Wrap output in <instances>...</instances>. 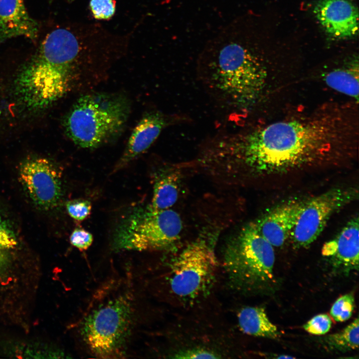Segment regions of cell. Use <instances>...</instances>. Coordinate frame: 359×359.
I'll list each match as a JSON object with an SVG mask.
<instances>
[{"instance_id": "cell-10", "label": "cell", "mask_w": 359, "mask_h": 359, "mask_svg": "<svg viewBox=\"0 0 359 359\" xmlns=\"http://www.w3.org/2000/svg\"><path fill=\"white\" fill-rule=\"evenodd\" d=\"M18 176L36 207L49 210L59 204L62 194L61 175L50 161L40 157L28 158L20 165Z\"/></svg>"}, {"instance_id": "cell-20", "label": "cell", "mask_w": 359, "mask_h": 359, "mask_svg": "<svg viewBox=\"0 0 359 359\" xmlns=\"http://www.w3.org/2000/svg\"><path fill=\"white\" fill-rule=\"evenodd\" d=\"M355 298L352 293L339 297L332 305L330 314L337 322H344L350 319L354 310Z\"/></svg>"}, {"instance_id": "cell-18", "label": "cell", "mask_w": 359, "mask_h": 359, "mask_svg": "<svg viewBox=\"0 0 359 359\" xmlns=\"http://www.w3.org/2000/svg\"><path fill=\"white\" fill-rule=\"evenodd\" d=\"M178 191L176 175L168 174L161 176L155 183L152 202L149 207L155 211L169 209L176 202Z\"/></svg>"}, {"instance_id": "cell-3", "label": "cell", "mask_w": 359, "mask_h": 359, "mask_svg": "<svg viewBox=\"0 0 359 359\" xmlns=\"http://www.w3.org/2000/svg\"><path fill=\"white\" fill-rule=\"evenodd\" d=\"M94 299L82 320L81 337L96 357L120 358L125 354L133 325L132 295L113 285L99 291Z\"/></svg>"}, {"instance_id": "cell-8", "label": "cell", "mask_w": 359, "mask_h": 359, "mask_svg": "<svg viewBox=\"0 0 359 359\" xmlns=\"http://www.w3.org/2000/svg\"><path fill=\"white\" fill-rule=\"evenodd\" d=\"M19 243L11 224L0 213V305L22 295L38 273V263L22 257Z\"/></svg>"}, {"instance_id": "cell-13", "label": "cell", "mask_w": 359, "mask_h": 359, "mask_svg": "<svg viewBox=\"0 0 359 359\" xmlns=\"http://www.w3.org/2000/svg\"><path fill=\"white\" fill-rule=\"evenodd\" d=\"M176 119L160 111L145 114L134 129L116 168L120 169L148 150L162 131Z\"/></svg>"}, {"instance_id": "cell-7", "label": "cell", "mask_w": 359, "mask_h": 359, "mask_svg": "<svg viewBox=\"0 0 359 359\" xmlns=\"http://www.w3.org/2000/svg\"><path fill=\"white\" fill-rule=\"evenodd\" d=\"M211 243L206 237H200L174 260L171 266L170 284L177 296L193 299L207 291L216 267Z\"/></svg>"}, {"instance_id": "cell-17", "label": "cell", "mask_w": 359, "mask_h": 359, "mask_svg": "<svg viewBox=\"0 0 359 359\" xmlns=\"http://www.w3.org/2000/svg\"><path fill=\"white\" fill-rule=\"evenodd\" d=\"M359 66L353 58L343 66L327 72L324 81L331 88L358 100Z\"/></svg>"}, {"instance_id": "cell-12", "label": "cell", "mask_w": 359, "mask_h": 359, "mask_svg": "<svg viewBox=\"0 0 359 359\" xmlns=\"http://www.w3.org/2000/svg\"><path fill=\"white\" fill-rule=\"evenodd\" d=\"M359 221L358 216L351 219L322 249V255L329 259L334 268L345 273L359 270Z\"/></svg>"}, {"instance_id": "cell-5", "label": "cell", "mask_w": 359, "mask_h": 359, "mask_svg": "<svg viewBox=\"0 0 359 359\" xmlns=\"http://www.w3.org/2000/svg\"><path fill=\"white\" fill-rule=\"evenodd\" d=\"M273 246L255 224L243 228L227 245L224 266L238 289L257 291L267 288L274 280L275 254Z\"/></svg>"}, {"instance_id": "cell-15", "label": "cell", "mask_w": 359, "mask_h": 359, "mask_svg": "<svg viewBox=\"0 0 359 359\" xmlns=\"http://www.w3.org/2000/svg\"><path fill=\"white\" fill-rule=\"evenodd\" d=\"M38 32V24L28 14L23 0H0V43L18 36L35 39Z\"/></svg>"}, {"instance_id": "cell-22", "label": "cell", "mask_w": 359, "mask_h": 359, "mask_svg": "<svg viewBox=\"0 0 359 359\" xmlns=\"http://www.w3.org/2000/svg\"><path fill=\"white\" fill-rule=\"evenodd\" d=\"M330 317L326 314L317 315L304 326L303 328L308 333L315 335L326 334L330 330L332 326Z\"/></svg>"}, {"instance_id": "cell-21", "label": "cell", "mask_w": 359, "mask_h": 359, "mask_svg": "<svg viewBox=\"0 0 359 359\" xmlns=\"http://www.w3.org/2000/svg\"><path fill=\"white\" fill-rule=\"evenodd\" d=\"M68 214L73 219L81 221L88 217L91 211V203L86 199H76L69 201L66 204Z\"/></svg>"}, {"instance_id": "cell-19", "label": "cell", "mask_w": 359, "mask_h": 359, "mask_svg": "<svg viewBox=\"0 0 359 359\" xmlns=\"http://www.w3.org/2000/svg\"><path fill=\"white\" fill-rule=\"evenodd\" d=\"M359 337V322L357 318L341 331L327 336L322 339L323 343L330 349L343 352L357 349Z\"/></svg>"}, {"instance_id": "cell-23", "label": "cell", "mask_w": 359, "mask_h": 359, "mask_svg": "<svg viewBox=\"0 0 359 359\" xmlns=\"http://www.w3.org/2000/svg\"><path fill=\"white\" fill-rule=\"evenodd\" d=\"M90 6L93 16L98 19H108L115 11L114 0H91Z\"/></svg>"}, {"instance_id": "cell-24", "label": "cell", "mask_w": 359, "mask_h": 359, "mask_svg": "<svg viewBox=\"0 0 359 359\" xmlns=\"http://www.w3.org/2000/svg\"><path fill=\"white\" fill-rule=\"evenodd\" d=\"M93 235L80 227L74 229L70 236L71 244L81 251L87 250L92 244Z\"/></svg>"}, {"instance_id": "cell-25", "label": "cell", "mask_w": 359, "mask_h": 359, "mask_svg": "<svg viewBox=\"0 0 359 359\" xmlns=\"http://www.w3.org/2000/svg\"><path fill=\"white\" fill-rule=\"evenodd\" d=\"M216 354L204 349H190L179 352L172 358L176 359H217Z\"/></svg>"}, {"instance_id": "cell-2", "label": "cell", "mask_w": 359, "mask_h": 359, "mask_svg": "<svg viewBox=\"0 0 359 359\" xmlns=\"http://www.w3.org/2000/svg\"><path fill=\"white\" fill-rule=\"evenodd\" d=\"M199 60L206 85L219 100L239 111L258 101L265 86L267 71L241 41L235 20L207 43Z\"/></svg>"}, {"instance_id": "cell-14", "label": "cell", "mask_w": 359, "mask_h": 359, "mask_svg": "<svg viewBox=\"0 0 359 359\" xmlns=\"http://www.w3.org/2000/svg\"><path fill=\"white\" fill-rule=\"evenodd\" d=\"M305 203L293 200L281 204L254 224L273 246L280 247L290 236Z\"/></svg>"}, {"instance_id": "cell-1", "label": "cell", "mask_w": 359, "mask_h": 359, "mask_svg": "<svg viewBox=\"0 0 359 359\" xmlns=\"http://www.w3.org/2000/svg\"><path fill=\"white\" fill-rule=\"evenodd\" d=\"M355 127L342 115L323 113L277 122L218 140L215 156L223 173L283 172L328 159L351 145Z\"/></svg>"}, {"instance_id": "cell-4", "label": "cell", "mask_w": 359, "mask_h": 359, "mask_svg": "<svg viewBox=\"0 0 359 359\" xmlns=\"http://www.w3.org/2000/svg\"><path fill=\"white\" fill-rule=\"evenodd\" d=\"M130 112V102L123 95L88 93L73 105L65 117L64 127L76 145L95 149L120 135Z\"/></svg>"}, {"instance_id": "cell-9", "label": "cell", "mask_w": 359, "mask_h": 359, "mask_svg": "<svg viewBox=\"0 0 359 359\" xmlns=\"http://www.w3.org/2000/svg\"><path fill=\"white\" fill-rule=\"evenodd\" d=\"M358 197L353 187L332 188L305 201L291 233L294 246L307 247L323 232L328 220L336 212Z\"/></svg>"}, {"instance_id": "cell-6", "label": "cell", "mask_w": 359, "mask_h": 359, "mask_svg": "<svg viewBox=\"0 0 359 359\" xmlns=\"http://www.w3.org/2000/svg\"><path fill=\"white\" fill-rule=\"evenodd\" d=\"M182 228L179 214L171 209L155 211L138 208L119 224L113 238L117 250L162 249L180 238Z\"/></svg>"}, {"instance_id": "cell-16", "label": "cell", "mask_w": 359, "mask_h": 359, "mask_svg": "<svg viewBox=\"0 0 359 359\" xmlns=\"http://www.w3.org/2000/svg\"><path fill=\"white\" fill-rule=\"evenodd\" d=\"M238 321L241 330L246 334L272 339H276L280 335L263 308L247 307L242 309L238 314Z\"/></svg>"}, {"instance_id": "cell-11", "label": "cell", "mask_w": 359, "mask_h": 359, "mask_svg": "<svg viewBox=\"0 0 359 359\" xmlns=\"http://www.w3.org/2000/svg\"><path fill=\"white\" fill-rule=\"evenodd\" d=\"M313 12L325 31L333 38H350L358 33V9L349 0H319Z\"/></svg>"}]
</instances>
